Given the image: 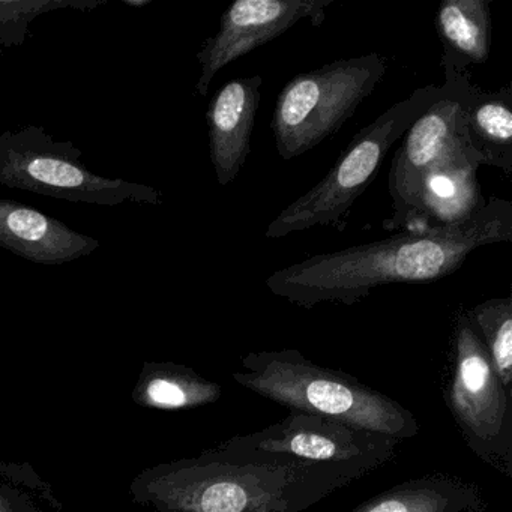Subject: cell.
I'll return each instance as SVG.
<instances>
[{
	"label": "cell",
	"instance_id": "cell-1",
	"mask_svg": "<svg viewBox=\"0 0 512 512\" xmlns=\"http://www.w3.org/2000/svg\"><path fill=\"white\" fill-rule=\"evenodd\" d=\"M512 241V203L491 197L481 211L454 226L400 232L388 239L317 254L266 278L272 295L302 308L355 305L388 284L442 280L485 245Z\"/></svg>",
	"mask_w": 512,
	"mask_h": 512
},
{
	"label": "cell",
	"instance_id": "cell-2",
	"mask_svg": "<svg viewBox=\"0 0 512 512\" xmlns=\"http://www.w3.org/2000/svg\"><path fill=\"white\" fill-rule=\"evenodd\" d=\"M367 475L364 467L307 463L218 443L196 457L146 467L128 493L154 512H302Z\"/></svg>",
	"mask_w": 512,
	"mask_h": 512
},
{
	"label": "cell",
	"instance_id": "cell-3",
	"mask_svg": "<svg viewBox=\"0 0 512 512\" xmlns=\"http://www.w3.org/2000/svg\"><path fill=\"white\" fill-rule=\"evenodd\" d=\"M233 380L293 413L325 416L400 442L419 434L418 419L398 401L350 374L314 364L299 350L247 353Z\"/></svg>",
	"mask_w": 512,
	"mask_h": 512
},
{
	"label": "cell",
	"instance_id": "cell-4",
	"mask_svg": "<svg viewBox=\"0 0 512 512\" xmlns=\"http://www.w3.org/2000/svg\"><path fill=\"white\" fill-rule=\"evenodd\" d=\"M439 97L440 86L418 88L362 128L325 178L269 223L265 238L280 239L314 227H340L356 200L376 178L395 142Z\"/></svg>",
	"mask_w": 512,
	"mask_h": 512
},
{
	"label": "cell",
	"instance_id": "cell-5",
	"mask_svg": "<svg viewBox=\"0 0 512 512\" xmlns=\"http://www.w3.org/2000/svg\"><path fill=\"white\" fill-rule=\"evenodd\" d=\"M386 70L388 59L370 53L293 77L278 94L272 113L278 155L293 160L335 136L373 94Z\"/></svg>",
	"mask_w": 512,
	"mask_h": 512
},
{
	"label": "cell",
	"instance_id": "cell-6",
	"mask_svg": "<svg viewBox=\"0 0 512 512\" xmlns=\"http://www.w3.org/2000/svg\"><path fill=\"white\" fill-rule=\"evenodd\" d=\"M73 142H56L44 128L29 127L0 134V184L40 196L95 206L125 202L158 206L161 193L149 185L109 179L80 161Z\"/></svg>",
	"mask_w": 512,
	"mask_h": 512
},
{
	"label": "cell",
	"instance_id": "cell-7",
	"mask_svg": "<svg viewBox=\"0 0 512 512\" xmlns=\"http://www.w3.org/2000/svg\"><path fill=\"white\" fill-rule=\"evenodd\" d=\"M443 397L470 451L511 478V392L500 382L466 310L455 314L454 367Z\"/></svg>",
	"mask_w": 512,
	"mask_h": 512
},
{
	"label": "cell",
	"instance_id": "cell-8",
	"mask_svg": "<svg viewBox=\"0 0 512 512\" xmlns=\"http://www.w3.org/2000/svg\"><path fill=\"white\" fill-rule=\"evenodd\" d=\"M445 82L440 97L406 131L389 169L388 188L392 215L386 230L406 229L421 196L425 176L449 155L463 149L460 122L467 95L473 88L467 73L443 68Z\"/></svg>",
	"mask_w": 512,
	"mask_h": 512
},
{
	"label": "cell",
	"instance_id": "cell-9",
	"mask_svg": "<svg viewBox=\"0 0 512 512\" xmlns=\"http://www.w3.org/2000/svg\"><path fill=\"white\" fill-rule=\"evenodd\" d=\"M400 440L359 430L325 416L293 413L256 433L224 440L239 451L286 455L307 463L350 464L380 469L394 460Z\"/></svg>",
	"mask_w": 512,
	"mask_h": 512
},
{
	"label": "cell",
	"instance_id": "cell-10",
	"mask_svg": "<svg viewBox=\"0 0 512 512\" xmlns=\"http://www.w3.org/2000/svg\"><path fill=\"white\" fill-rule=\"evenodd\" d=\"M335 0H236L221 14L217 34L197 53L200 77L196 92L208 97L212 80L230 62L277 40L302 20L320 26Z\"/></svg>",
	"mask_w": 512,
	"mask_h": 512
},
{
	"label": "cell",
	"instance_id": "cell-11",
	"mask_svg": "<svg viewBox=\"0 0 512 512\" xmlns=\"http://www.w3.org/2000/svg\"><path fill=\"white\" fill-rule=\"evenodd\" d=\"M263 77L230 80L212 97L206 112L209 155L218 184L236 181L251 152V136L262 100Z\"/></svg>",
	"mask_w": 512,
	"mask_h": 512
},
{
	"label": "cell",
	"instance_id": "cell-12",
	"mask_svg": "<svg viewBox=\"0 0 512 512\" xmlns=\"http://www.w3.org/2000/svg\"><path fill=\"white\" fill-rule=\"evenodd\" d=\"M0 247L35 265H64L91 256L100 241L25 203L0 199Z\"/></svg>",
	"mask_w": 512,
	"mask_h": 512
},
{
	"label": "cell",
	"instance_id": "cell-13",
	"mask_svg": "<svg viewBox=\"0 0 512 512\" xmlns=\"http://www.w3.org/2000/svg\"><path fill=\"white\" fill-rule=\"evenodd\" d=\"M476 172L478 167L470 163L464 149L434 167L425 176L415 214L403 232L454 226L481 211L487 202Z\"/></svg>",
	"mask_w": 512,
	"mask_h": 512
},
{
	"label": "cell",
	"instance_id": "cell-14",
	"mask_svg": "<svg viewBox=\"0 0 512 512\" xmlns=\"http://www.w3.org/2000/svg\"><path fill=\"white\" fill-rule=\"evenodd\" d=\"M464 154L476 167L488 166L512 176V86L496 92L473 85L460 122Z\"/></svg>",
	"mask_w": 512,
	"mask_h": 512
},
{
	"label": "cell",
	"instance_id": "cell-15",
	"mask_svg": "<svg viewBox=\"0 0 512 512\" xmlns=\"http://www.w3.org/2000/svg\"><path fill=\"white\" fill-rule=\"evenodd\" d=\"M349 512H487V500L467 479L431 473L394 485Z\"/></svg>",
	"mask_w": 512,
	"mask_h": 512
},
{
	"label": "cell",
	"instance_id": "cell-16",
	"mask_svg": "<svg viewBox=\"0 0 512 512\" xmlns=\"http://www.w3.org/2000/svg\"><path fill=\"white\" fill-rule=\"evenodd\" d=\"M490 0H445L436 14L442 68L467 73L484 65L491 52Z\"/></svg>",
	"mask_w": 512,
	"mask_h": 512
},
{
	"label": "cell",
	"instance_id": "cell-17",
	"mask_svg": "<svg viewBox=\"0 0 512 512\" xmlns=\"http://www.w3.org/2000/svg\"><path fill=\"white\" fill-rule=\"evenodd\" d=\"M223 388L193 368L175 362H145L131 397L154 410H191L217 403Z\"/></svg>",
	"mask_w": 512,
	"mask_h": 512
},
{
	"label": "cell",
	"instance_id": "cell-18",
	"mask_svg": "<svg viewBox=\"0 0 512 512\" xmlns=\"http://www.w3.org/2000/svg\"><path fill=\"white\" fill-rule=\"evenodd\" d=\"M470 323L487 349L494 371L506 391H512V298L487 299L466 310Z\"/></svg>",
	"mask_w": 512,
	"mask_h": 512
},
{
	"label": "cell",
	"instance_id": "cell-19",
	"mask_svg": "<svg viewBox=\"0 0 512 512\" xmlns=\"http://www.w3.org/2000/svg\"><path fill=\"white\" fill-rule=\"evenodd\" d=\"M106 0H0V47L11 49L25 43L29 26L43 14L62 8L88 10Z\"/></svg>",
	"mask_w": 512,
	"mask_h": 512
},
{
	"label": "cell",
	"instance_id": "cell-20",
	"mask_svg": "<svg viewBox=\"0 0 512 512\" xmlns=\"http://www.w3.org/2000/svg\"><path fill=\"white\" fill-rule=\"evenodd\" d=\"M0 478L13 482V484L31 491L32 494H38L56 511H62V505L56 500L50 485L46 484L29 464L0 463Z\"/></svg>",
	"mask_w": 512,
	"mask_h": 512
},
{
	"label": "cell",
	"instance_id": "cell-21",
	"mask_svg": "<svg viewBox=\"0 0 512 512\" xmlns=\"http://www.w3.org/2000/svg\"><path fill=\"white\" fill-rule=\"evenodd\" d=\"M0 512H43L34 494L0 478Z\"/></svg>",
	"mask_w": 512,
	"mask_h": 512
},
{
	"label": "cell",
	"instance_id": "cell-22",
	"mask_svg": "<svg viewBox=\"0 0 512 512\" xmlns=\"http://www.w3.org/2000/svg\"><path fill=\"white\" fill-rule=\"evenodd\" d=\"M125 4L127 5H131V7H143V5H148L149 4V0H143V2H136V0H134V2H130V0H125Z\"/></svg>",
	"mask_w": 512,
	"mask_h": 512
}]
</instances>
